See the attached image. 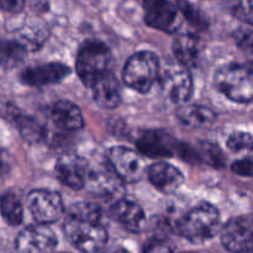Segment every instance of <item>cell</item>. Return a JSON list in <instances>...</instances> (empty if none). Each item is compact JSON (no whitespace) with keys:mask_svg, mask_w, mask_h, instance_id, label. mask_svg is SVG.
<instances>
[{"mask_svg":"<svg viewBox=\"0 0 253 253\" xmlns=\"http://www.w3.org/2000/svg\"><path fill=\"white\" fill-rule=\"evenodd\" d=\"M221 242L232 253L253 251V219L235 217L229 220L221 230Z\"/></svg>","mask_w":253,"mask_h":253,"instance_id":"obj_10","label":"cell"},{"mask_svg":"<svg viewBox=\"0 0 253 253\" xmlns=\"http://www.w3.org/2000/svg\"><path fill=\"white\" fill-rule=\"evenodd\" d=\"M247 58H249V62L250 64H251V69H253V52H251L250 54H247Z\"/></svg>","mask_w":253,"mask_h":253,"instance_id":"obj_34","label":"cell"},{"mask_svg":"<svg viewBox=\"0 0 253 253\" xmlns=\"http://www.w3.org/2000/svg\"><path fill=\"white\" fill-rule=\"evenodd\" d=\"M235 42L246 56L251 53L253 52V30L247 29V27H240L235 32Z\"/></svg>","mask_w":253,"mask_h":253,"instance_id":"obj_29","label":"cell"},{"mask_svg":"<svg viewBox=\"0 0 253 253\" xmlns=\"http://www.w3.org/2000/svg\"><path fill=\"white\" fill-rule=\"evenodd\" d=\"M160 83L168 99L175 104H184L193 94V79L184 66L169 63L160 72Z\"/></svg>","mask_w":253,"mask_h":253,"instance_id":"obj_7","label":"cell"},{"mask_svg":"<svg viewBox=\"0 0 253 253\" xmlns=\"http://www.w3.org/2000/svg\"><path fill=\"white\" fill-rule=\"evenodd\" d=\"M71 73L69 67L59 62L36 64L25 69L20 78L21 82L30 86H43L56 84L63 81Z\"/></svg>","mask_w":253,"mask_h":253,"instance_id":"obj_13","label":"cell"},{"mask_svg":"<svg viewBox=\"0 0 253 253\" xmlns=\"http://www.w3.org/2000/svg\"><path fill=\"white\" fill-rule=\"evenodd\" d=\"M30 212L40 225L56 222L64 212L63 200L56 192L47 189L32 190L27 197Z\"/></svg>","mask_w":253,"mask_h":253,"instance_id":"obj_8","label":"cell"},{"mask_svg":"<svg viewBox=\"0 0 253 253\" xmlns=\"http://www.w3.org/2000/svg\"><path fill=\"white\" fill-rule=\"evenodd\" d=\"M215 86L220 93L236 103L253 100V69L242 64L231 63L215 73Z\"/></svg>","mask_w":253,"mask_h":253,"instance_id":"obj_4","label":"cell"},{"mask_svg":"<svg viewBox=\"0 0 253 253\" xmlns=\"http://www.w3.org/2000/svg\"><path fill=\"white\" fill-rule=\"evenodd\" d=\"M113 56L105 43L100 41L84 42L77 54L76 68L81 81L86 86H93L96 81L110 73Z\"/></svg>","mask_w":253,"mask_h":253,"instance_id":"obj_3","label":"cell"},{"mask_svg":"<svg viewBox=\"0 0 253 253\" xmlns=\"http://www.w3.org/2000/svg\"><path fill=\"white\" fill-rule=\"evenodd\" d=\"M24 2L22 1H11V0H0V9L5 10V11L11 12H19L24 7Z\"/></svg>","mask_w":253,"mask_h":253,"instance_id":"obj_33","label":"cell"},{"mask_svg":"<svg viewBox=\"0 0 253 253\" xmlns=\"http://www.w3.org/2000/svg\"><path fill=\"white\" fill-rule=\"evenodd\" d=\"M199 160H203L208 165H211L214 167H224L225 158L222 155L221 150L217 146L211 145V143L204 142L199 147Z\"/></svg>","mask_w":253,"mask_h":253,"instance_id":"obj_26","label":"cell"},{"mask_svg":"<svg viewBox=\"0 0 253 253\" xmlns=\"http://www.w3.org/2000/svg\"><path fill=\"white\" fill-rule=\"evenodd\" d=\"M110 215L115 221L131 232H138L145 224V214L140 205L127 199H119L110 208Z\"/></svg>","mask_w":253,"mask_h":253,"instance_id":"obj_16","label":"cell"},{"mask_svg":"<svg viewBox=\"0 0 253 253\" xmlns=\"http://www.w3.org/2000/svg\"><path fill=\"white\" fill-rule=\"evenodd\" d=\"M235 15L244 21L253 25V1L239 2L235 7Z\"/></svg>","mask_w":253,"mask_h":253,"instance_id":"obj_32","label":"cell"},{"mask_svg":"<svg viewBox=\"0 0 253 253\" xmlns=\"http://www.w3.org/2000/svg\"><path fill=\"white\" fill-rule=\"evenodd\" d=\"M118 175L114 173L110 166H105L99 169H89L88 182L86 185L90 187L96 194H111L116 190L118 185Z\"/></svg>","mask_w":253,"mask_h":253,"instance_id":"obj_22","label":"cell"},{"mask_svg":"<svg viewBox=\"0 0 253 253\" xmlns=\"http://www.w3.org/2000/svg\"><path fill=\"white\" fill-rule=\"evenodd\" d=\"M138 152L150 158H166L177 151V143L167 132L151 130L143 132L136 141Z\"/></svg>","mask_w":253,"mask_h":253,"instance_id":"obj_14","label":"cell"},{"mask_svg":"<svg viewBox=\"0 0 253 253\" xmlns=\"http://www.w3.org/2000/svg\"><path fill=\"white\" fill-rule=\"evenodd\" d=\"M95 103L103 109H115L121 101L120 83L113 73L101 77L91 86Z\"/></svg>","mask_w":253,"mask_h":253,"instance_id":"obj_18","label":"cell"},{"mask_svg":"<svg viewBox=\"0 0 253 253\" xmlns=\"http://www.w3.org/2000/svg\"><path fill=\"white\" fill-rule=\"evenodd\" d=\"M232 172L241 177H253V156L236 161L232 165Z\"/></svg>","mask_w":253,"mask_h":253,"instance_id":"obj_31","label":"cell"},{"mask_svg":"<svg viewBox=\"0 0 253 253\" xmlns=\"http://www.w3.org/2000/svg\"><path fill=\"white\" fill-rule=\"evenodd\" d=\"M143 253H175L172 245L163 239H152L146 244Z\"/></svg>","mask_w":253,"mask_h":253,"instance_id":"obj_30","label":"cell"},{"mask_svg":"<svg viewBox=\"0 0 253 253\" xmlns=\"http://www.w3.org/2000/svg\"><path fill=\"white\" fill-rule=\"evenodd\" d=\"M177 118L183 125L190 128H209L216 120V115L211 109L197 104L180 106L177 111Z\"/></svg>","mask_w":253,"mask_h":253,"instance_id":"obj_20","label":"cell"},{"mask_svg":"<svg viewBox=\"0 0 253 253\" xmlns=\"http://www.w3.org/2000/svg\"><path fill=\"white\" fill-rule=\"evenodd\" d=\"M0 214L11 226H17L24 219V208L19 195L14 190H6L0 197Z\"/></svg>","mask_w":253,"mask_h":253,"instance_id":"obj_23","label":"cell"},{"mask_svg":"<svg viewBox=\"0 0 253 253\" xmlns=\"http://www.w3.org/2000/svg\"><path fill=\"white\" fill-rule=\"evenodd\" d=\"M26 49L16 40L0 41V66L11 68L21 63L26 54Z\"/></svg>","mask_w":253,"mask_h":253,"instance_id":"obj_24","label":"cell"},{"mask_svg":"<svg viewBox=\"0 0 253 253\" xmlns=\"http://www.w3.org/2000/svg\"><path fill=\"white\" fill-rule=\"evenodd\" d=\"M51 118L54 125L63 131L81 130L84 125L81 109L68 100L56 101L51 108Z\"/></svg>","mask_w":253,"mask_h":253,"instance_id":"obj_17","label":"cell"},{"mask_svg":"<svg viewBox=\"0 0 253 253\" xmlns=\"http://www.w3.org/2000/svg\"><path fill=\"white\" fill-rule=\"evenodd\" d=\"M147 175L150 182L166 194L177 192L184 183L183 173L167 162H157L151 166L147 169Z\"/></svg>","mask_w":253,"mask_h":253,"instance_id":"obj_15","label":"cell"},{"mask_svg":"<svg viewBox=\"0 0 253 253\" xmlns=\"http://www.w3.org/2000/svg\"><path fill=\"white\" fill-rule=\"evenodd\" d=\"M200 41L195 35L193 34H182L177 36L173 42V52L177 58V62L185 68L193 67L198 63L200 57Z\"/></svg>","mask_w":253,"mask_h":253,"instance_id":"obj_19","label":"cell"},{"mask_svg":"<svg viewBox=\"0 0 253 253\" xmlns=\"http://www.w3.org/2000/svg\"><path fill=\"white\" fill-rule=\"evenodd\" d=\"M143 6L146 24L153 29L173 34L182 25V12L178 4L165 0H150L143 2Z\"/></svg>","mask_w":253,"mask_h":253,"instance_id":"obj_9","label":"cell"},{"mask_svg":"<svg viewBox=\"0 0 253 253\" xmlns=\"http://www.w3.org/2000/svg\"><path fill=\"white\" fill-rule=\"evenodd\" d=\"M111 253H130V252L126 251V250H124V249H118V250H115V251L111 252Z\"/></svg>","mask_w":253,"mask_h":253,"instance_id":"obj_35","label":"cell"},{"mask_svg":"<svg viewBox=\"0 0 253 253\" xmlns=\"http://www.w3.org/2000/svg\"><path fill=\"white\" fill-rule=\"evenodd\" d=\"M227 147L232 152H249L253 150V137L250 133L236 131L232 132L227 138Z\"/></svg>","mask_w":253,"mask_h":253,"instance_id":"obj_27","label":"cell"},{"mask_svg":"<svg viewBox=\"0 0 253 253\" xmlns=\"http://www.w3.org/2000/svg\"><path fill=\"white\" fill-rule=\"evenodd\" d=\"M47 37H48V30L46 25L40 21H31L17 30L15 40L21 43L26 51H37L43 46Z\"/></svg>","mask_w":253,"mask_h":253,"instance_id":"obj_21","label":"cell"},{"mask_svg":"<svg viewBox=\"0 0 253 253\" xmlns=\"http://www.w3.org/2000/svg\"><path fill=\"white\" fill-rule=\"evenodd\" d=\"M160 61L153 52L135 53L126 62L123 79L127 86L138 93H147L160 78Z\"/></svg>","mask_w":253,"mask_h":253,"instance_id":"obj_5","label":"cell"},{"mask_svg":"<svg viewBox=\"0 0 253 253\" xmlns=\"http://www.w3.org/2000/svg\"><path fill=\"white\" fill-rule=\"evenodd\" d=\"M57 246V236L48 225H35L22 230L16 239L19 253H52Z\"/></svg>","mask_w":253,"mask_h":253,"instance_id":"obj_11","label":"cell"},{"mask_svg":"<svg viewBox=\"0 0 253 253\" xmlns=\"http://www.w3.org/2000/svg\"><path fill=\"white\" fill-rule=\"evenodd\" d=\"M220 229V214L214 205L200 203L175 222V232L193 244L211 240Z\"/></svg>","mask_w":253,"mask_h":253,"instance_id":"obj_2","label":"cell"},{"mask_svg":"<svg viewBox=\"0 0 253 253\" xmlns=\"http://www.w3.org/2000/svg\"><path fill=\"white\" fill-rule=\"evenodd\" d=\"M1 180H2V166L1 163H0V183H1Z\"/></svg>","mask_w":253,"mask_h":253,"instance_id":"obj_36","label":"cell"},{"mask_svg":"<svg viewBox=\"0 0 253 253\" xmlns=\"http://www.w3.org/2000/svg\"><path fill=\"white\" fill-rule=\"evenodd\" d=\"M106 162L119 179L124 182H138L146 172V166L141 153L124 146L110 148L106 153Z\"/></svg>","mask_w":253,"mask_h":253,"instance_id":"obj_6","label":"cell"},{"mask_svg":"<svg viewBox=\"0 0 253 253\" xmlns=\"http://www.w3.org/2000/svg\"><path fill=\"white\" fill-rule=\"evenodd\" d=\"M64 232L71 244L83 253H100L108 244L103 211L91 203L72 205L64 221Z\"/></svg>","mask_w":253,"mask_h":253,"instance_id":"obj_1","label":"cell"},{"mask_svg":"<svg viewBox=\"0 0 253 253\" xmlns=\"http://www.w3.org/2000/svg\"><path fill=\"white\" fill-rule=\"evenodd\" d=\"M19 130L22 137L30 143H39L47 137L46 128L36 119L22 116L19 119Z\"/></svg>","mask_w":253,"mask_h":253,"instance_id":"obj_25","label":"cell"},{"mask_svg":"<svg viewBox=\"0 0 253 253\" xmlns=\"http://www.w3.org/2000/svg\"><path fill=\"white\" fill-rule=\"evenodd\" d=\"M89 165L84 158L77 155H64L57 161L56 175L59 182L74 190L86 185L89 175Z\"/></svg>","mask_w":253,"mask_h":253,"instance_id":"obj_12","label":"cell"},{"mask_svg":"<svg viewBox=\"0 0 253 253\" xmlns=\"http://www.w3.org/2000/svg\"><path fill=\"white\" fill-rule=\"evenodd\" d=\"M178 7H179L182 15H184L187 17V20L193 26L198 27V29H205L207 27V20H205V17L192 4H189V2H178Z\"/></svg>","mask_w":253,"mask_h":253,"instance_id":"obj_28","label":"cell"}]
</instances>
